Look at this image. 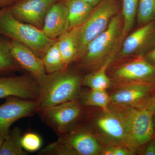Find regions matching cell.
<instances>
[{
  "instance_id": "1",
  "label": "cell",
  "mask_w": 155,
  "mask_h": 155,
  "mask_svg": "<svg viewBox=\"0 0 155 155\" xmlns=\"http://www.w3.org/2000/svg\"><path fill=\"white\" fill-rule=\"evenodd\" d=\"M36 81L39 90L37 100L41 110L76 100L82 84L80 75L65 69L46 73Z\"/></svg>"
},
{
  "instance_id": "2",
  "label": "cell",
  "mask_w": 155,
  "mask_h": 155,
  "mask_svg": "<svg viewBox=\"0 0 155 155\" xmlns=\"http://www.w3.org/2000/svg\"><path fill=\"white\" fill-rule=\"evenodd\" d=\"M0 34L25 45L39 58L56 41L48 37L41 29L16 19L9 7L0 10Z\"/></svg>"
},
{
  "instance_id": "3",
  "label": "cell",
  "mask_w": 155,
  "mask_h": 155,
  "mask_svg": "<svg viewBox=\"0 0 155 155\" xmlns=\"http://www.w3.org/2000/svg\"><path fill=\"white\" fill-rule=\"evenodd\" d=\"M96 6L83 24L69 31L78 59L82 58L89 44L105 30L118 12L117 0H102Z\"/></svg>"
},
{
  "instance_id": "4",
  "label": "cell",
  "mask_w": 155,
  "mask_h": 155,
  "mask_svg": "<svg viewBox=\"0 0 155 155\" xmlns=\"http://www.w3.org/2000/svg\"><path fill=\"white\" fill-rule=\"evenodd\" d=\"M102 148L95 137L84 128L71 130L61 136L39 153L45 155H96Z\"/></svg>"
},
{
  "instance_id": "5",
  "label": "cell",
  "mask_w": 155,
  "mask_h": 155,
  "mask_svg": "<svg viewBox=\"0 0 155 155\" xmlns=\"http://www.w3.org/2000/svg\"><path fill=\"white\" fill-rule=\"evenodd\" d=\"M113 109L122 117L137 149L154 137L153 115L146 108L115 106Z\"/></svg>"
},
{
  "instance_id": "6",
  "label": "cell",
  "mask_w": 155,
  "mask_h": 155,
  "mask_svg": "<svg viewBox=\"0 0 155 155\" xmlns=\"http://www.w3.org/2000/svg\"><path fill=\"white\" fill-rule=\"evenodd\" d=\"M122 15L117 14L105 30L89 44L82 58V64L86 66L96 65L110 55L122 35Z\"/></svg>"
},
{
  "instance_id": "7",
  "label": "cell",
  "mask_w": 155,
  "mask_h": 155,
  "mask_svg": "<svg viewBox=\"0 0 155 155\" xmlns=\"http://www.w3.org/2000/svg\"><path fill=\"white\" fill-rule=\"evenodd\" d=\"M39 112L44 122L61 136L71 131L81 116L82 108L75 100L43 108Z\"/></svg>"
},
{
  "instance_id": "8",
  "label": "cell",
  "mask_w": 155,
  "mask_h": 155,
  "mask_svg": "<svg viewBox=\"0 0 155 155\" xmlns=\"http://www.w3.org/2000/svg\"><path fill=\"white\" fill-rule=\"evenodd\" d=\"M94 125L104 139L111 145L125 147L134 153L137 150L122 117L114 109L103 111L95 120Z\"/></svg>"
},
{
  "instance_id": "9",
  "label": "cell",
  "mask_w": 155,
  "mask_h": 155,
  "mask_svg": "<svg viewBox=\"0 0 155 155\" xmlns=\"http://www.w3.org/2000/svg\"><path fill=\"white\" fill-rule=\"evenodd\" d=\"M40 110L38 100L23 99L16 97L6 98L5 102L0 105V135L5 138L14 122L32 116Z\"/></svg>"
},
{
  "instance_id": "10",
  "label": "cell",
  "mask_w": 155,
  "mask_h": 155,
  "mask_svg": "<svg viewBox=\"0 0 155 155\" xmlns=\"http://www.w3.org/2000/svg\"><path fill=\"white\" fill-rule=\"evenodd\" d=\"M59 0H16L9 6L16 19L41 29L46 14Z\"/></svg>"
},
{
  "instance_id": "11",
  "label": "cell",
  "mask_w": 155,
  "mask_h": 155,
  "mask_svg": "<svg viewBox=\"0 0 155 155\" xmlns=\"http://www.w3.org/2000/svg\"><path fill=\"white\" fill-rule=\"evenodd\" d=\"M39 93L38 84L31 75L0 76V99L16 97L37 100Z\"/></svg>"
},
{
  "instance_id": "12",
  "label": "cell",
  "mask_w": 155,
  "mask_h": 155,
  "mask_svg": "<svg viewBox=\"0 0 155 155\" xmlns=\"http://www.w3.org/2000/svg\"><path fill=\"white\" fill-rule=\"evenodd\" d=\"M155 83L133 82L120 87L111 96L115 106L143 107L154 93Z\"/></svg>"
},
{
  "instance_id": "13",
  "label": "cell",
  "mask_w": 155,
  "mask_h": 155,
  "mask_svg": "<svg viewBox=\"0 0 155 155\" xmlns=\"http://www.w3.org/2000/svg\"><path fill=\"white\" fill-rule=\"evenodd\" d=\"M155 45V22L143 25L127 37L123 43L122 56L140 54L144 56Z\"/></svg>"
},
{
  "instance_id": "14",
  "label": "cell",
  "mask_w": 155,
  "mask_h": 155,
  "mask_svg": "<svg viewBox=\"0 0 155 155\" xmlns=\"http://www.w3.org/2000/svg\"><path fill=\"white\" fill-rule=\"evenodd\" d=\"M11 55L18 64L37 80L46 73L41 58L30 48L14 40L10 41Z\"/></svg>"
},
{
  "instance_id": "15",
  "label": "cell",
  "mask_w": 155,
  "mask_h": 155,
  "mask_svg": "<svg viewBox=\"0 0 155 155\" xmlns=\"http://www.w3.org/2000/svg\"><path fill=\"white\" fill-rule=\"evenodd\" d=\"M117 79L128 82L155 83V67L143 59L122 65L115 71Z\"/></svg>"
},
{
  "instance_id": "16",
  "label": "cell",
  "mask_w": 155,
  "mask_h": 155,
  "mask_svg": "<svg viewBox=\"0 0 155 155\" xmlns=\"http://www.w3.org/2000/svg\"><path fill=\"white\" fill-rule=\"evenodd\" d=\"M57 2L46 14L42 30L52 39L69 30L68 9L66 4Z\"/></svg>"
},
{
  "instance_id": "17",
  "label": "cell",
  "mask_w": 155,
  "mask_h": 155,
  "mask_svg": "<svg viewBox=\"0 0 155 155\" xmlns=\"http://www.w3.org/2000/svg\"><path fill=\"white\" fill-rule=\"evenodd\" d=\"M68 9L69 30L83 24L94 8L83 0H66Z\"/></svg>"
},
{
  "instance_id": "18",
  "label": "cell",
  "mask_w": 155,
  "mask_h": 155,
  "mask_svg": "<svg viewBox=\"0 0 155 155\" xmlns=\"http://www.w3.org/2000/svg\"><path fill=\"white\" fill-rule=\"evenodd\" d=\"M114 58L111 54L104 62L99 70L85 75L82 79V84L91 90H105L110 84V80L106 74V70Z\"/></svg>"
},
{
  "instance_id": "19",
  "label": "cell",
  "mask_w": 155,
  "mask_h": 155,
  "mask_svg": "<svg viewBox=\"0 0 155 155\" xmlns=\"http://www.w3.org/2000/svg\"><path fill=\"white\" fill-rule=\"evenodd\" d=\"M10 41L0 34V76H9L19 69V66L11 55Z\"/></svg>"
},
{
  "instance_id": "20",
  "label": "cell",
  "mask_w": 155,
  "mask_h": 155,
  "mask_svg": "<svg viewBox=\"0 0 155 155\" xmlns=\"http://www.w3.org/2000/svg\"><path fill=\"white\" fill-rule=\"evenodd\" d=\"M22 130L19 127L10 130L8 135L5 139L0 150V155H27L21 145Z\"/></svg>"
},
{
  "instance_id": "21",
  "label": "cell",
  "mask_w": 155,
  "mask_h": 155,
  "mask_svg": "<svg viewBox=\"0 0 155 155\" xmlns=\"http://www.w3.org/2000/svg\"><path fill=\"white\" fill-rule=\"evenodd\" d=\"M41 60L48 73H54L66 69V66L58 48L57 40L44 54Z\"/></svg>"
},
{
  "instance_id": "22",
  "label": "cell",
  "mask_w": 155,
  "mask_h": 155,
  "mask_svg": "<svg viewBox=\"0 0 155 155\" xmlns=\"http://www.w3.org/2000/svg\"><path fill=\"white\" fill-rule=\"evenodd\" d=\"M57 40L58 48L64 64L67 65L77 59L75 42L69 31L61 34Z\"/></svg>"
},
{
  "instance_id": "23",
  "label": "cell",
  "mask_w": 155,
  "mask_h": 155,
  "mask_svg": "<svg viewBox=\"0 0 155 155\" xmlns=\"http://www.w3.org/2000/svg\"><path fill=\"white\" fill-rule=\"evenodd\" d=\"M81 102L84 105L98 107L106 111L109 110L110 98L105 90H91L82 95Z\"/></svg>"
},
{
  "instance_id": "24",
  "label": "cell",
  "mask_w": 155,
  "mask_h": 155,
  "mask_svg": "<svg viewBox=\"0 0 155 155\" xmlns=\"http://www.w3.org/2000/svg\"><path fill=\"white\" fill-rule=\"evenodd\" d=\"M139 0H122L123 19L122 35H125L133 27L137 16Z\"/></svg>"
},
{
  "instance_id": "25",
  "label": "cell",
  "mask_w": 155,
  "mask_h": 155,
  "mask_svg": "<svg viewBox=\"0 0 155 155\" xmlns=\"http://www.w3.org/2000/svg\"><path fill=\"white\" fill-rule=\"evenodd\" d=\"M137 21L144 25L155 19V0H139Z\"/></svg>"
},
{
  "instance_id": "26",
  "label": "cell",
  "mask_w": 155,
  "mask_h": 155,
  "mask_svg": "<svg viewBox=\"0 0 155 155\" xmlns=\"http://www.w3.org/2000/svg\"><path fill=\"white\" fill-rule=\"evenodd\" d=\"M21 143L22 148L25 150L35 152L41 147L42 140L38 134L32 132H28L22 135Z\"/></svg>"
},
{
  "instance_id": "27",
  "label": "cell",
  "mask_w": 155,
  "mask_h": 155,
  "mask_svg": "<svg viewBox=\"0 0 155 155\" xmlns=\"http://www.w3.org/2000/svg\"><path fill=\"white\" fill-rule=\"evenodd\" d=\"M135 153L125 147L110 145L102 150L101 155H132Z\"/></svg>"
},
{
  "instance_id": "28",
  "label": "cell",
  "mask_w": 155,
  "mask_h": 155,
  "mask_svg": "<svg viewBox=\"0 0 155 155\" xmlns=\"http://www.w3.org/2000/svg\"><path fill=\"white\" fill-rule=\"evenodd\" d=\"M140 151V154L143 155H155V137H153L147 142Z\"/></svg>"
},
{
  "instance_id": "29",
  "label": "cell",
  "mask_w": 155,
  "mask_h": 155,
  "mask_svg": "<svg viewBox=\"0 0 155 155\" xmlns=\"http://www.w3.org/2000/svg\"><path fill=\"white\" fill-rule=\"evenodd\" d=\"M150 111L153 115H155V93H154L143 106Z\"/></svg>"
},
{
  "instance_id": "30",
  "label": "cell",
  "mask_w": 155,
  "mask_h": 155,
  "mask_svg": "<svg viewBox=\"0 0 155 155\" xmlns=\"http://www.w3.org/2000/svg\"><path fill=\"white\" fill-rule=\"evenodd\" d=\"M143 58L148 63L155 67V45Z\"/></svg>"
},
{
  "instance_id": "31",
  "label": "cell",
  "mask_w": 155,
  "mask_h": 155,
  "mask_svg": "<svg viewBox=\"0 0 155 155\" xmlns=\"http://www.w3.org/2000/svg\"><path fill=\"white\" fill-rule=\"evenodd\" d=\"M16 0H0V8H7L11 5Z\"/></svg>"
},
{
  "instance_id": "32",
  "label": "cell",
  "mask_w": 155,
  "mask_h": 155,
  "mask_svg": "<svg viewBox=\"0 0 155 155\" xmlns=\"http://www.w3.org/2000/svg\"><path fill=\"white\" fill-rule=\"evenodd\" d=\"M87 4L95 8L102 0H83Z\"/></svg>"
},
{
  "instance_id": "33",
  "label": "cell",
  "mask_w": 155,
  "mask_h": 155,
  "mask_svg": "<svg viewBox=\"0 0 155 155\" xmlns=\"http://www.w3.org/2000/svg\"><path fill=\"white\" fill-rule=\"evenodd\" d=\"M4 140H5V138L3 137L2 136L0 135V150H1V147H2V145Z\"/></svg>"
},
{
  "instance_id": "34",
  "label": "cell",
  "mask_w": 155,
  "mask_h": 155,
  "mask_svg": "<svg viewBox=\"0 0 155 155\" xmlns=\"http://www.w3.org/2000/svg\"><path fill=\"white\" fill-rule=\"evenodd\" d=\"M153 122L154 133L155 136V115H153Z\"/></svg>"
},
{
  "instance_id": "35",
  "label": "cell",
  "mask_w": 155,
  "mask_h": 155,
  "mask_svg": "<svg viewBox=\"0 0 155 155\" xmlns=\"http://www.w3.org/2000/svg\"></svg>"
}]
</instances>
